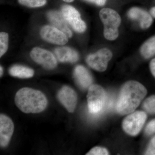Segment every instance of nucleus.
I'll use <instances>...</instances> for the list:
<instances>
[{"label":"nucleus","instance_id":"obj_1","mask_svg":"<svg viewBox=\"0 0 155 155\" xmlns=\"http://www.w3.org/2000/svg\"><path fill=\"white\" fill-rule=\"evenodd\" d=\"M147 94L146 87L137 81H127L122 86L116 108L118 114L125 115L135 110Z\"/></svg>","mask_w":155,"mask_h":155},{"label":"nucleus","instance_id":"obj_2","mask_svg":"<svg viewBox=\"0 0 155 155\" xmlns=\"http://www.w3.org/2000/svg\"><path fill=\"white\" fill-rule=\"evenodd\" d=\"M15 103L25 114H37L44 110L48 105L45 95L40 91L28 87L20 89L16 93Z\"/></svg>","mask_w":155,"mask_h":155},{"label":"nucleus","instance_id":"obj_3","mask_svg":"<svg viewBox=\"0 0 155 155\" xmlns=\"http://www.w3.org/2000/svg\"><path fill=\"white\" fill-rule=\"evenodd\" d=\"M99 16L104 25L105 38L109 40H115L119 36L118 27L121 24V17L116 11L108 8L101 9Z\"/></svg>","mask_w":155,"mask_h":155},{"label":"nucleus","instance_id":"obj_4","mask_svg":"<svg viewBox=\"0 0 155 155\" xmlns=\"http://www.w3.org/2000/svg\"><path fill=\"white\" fill-rule=\"evenodd\" d=\"M107 95L102 87L92 84L89 87L87 95L89 111L91 114H98L102 112L107 101Z\"/></svg>","mask_w":155,"mask_h":155},{"label":"nucleus","instance_id":"obj_5","mask_svg":"<svg viewBox=\"0 0 155 155\" xmlns=\"http://www.w3.org/2000/svg\"><path fill=\"white\" fill-rule=\"evenodd\" d=\"M147 118V114L143 111H136L132 113L123 120V130L129 135L133 136L137 135L141 130Z\"/></svg>","mask_w":155,"mask_h":155},{"label":"nucleus","instance_id":"obj_6","mask_svg":"<svg viewBox=\"0 0 155 155\" xmlns=\"http://www.w3.org/2000/svg\"><path fill=\"white\" fill-rule=\"evenodd\" d=\"M112 57L113 54L110 50L103 48L87 56L86 62L93 69L99 72H104L107 69L108 62Z\"/></svg>","mask_w":155,"mask_h":155},{"label":"nucleus","instance_id":"obj_7","mask_svg":"<svg viewBox=\"0 0 155 155\" xmlns=\"http://www.w3.org/2000/svg\"><path fill=\"white\" fill-rule=\"evenodd\" d=\"M61 10L66 21L75 31L82 33L86 30V24L81 19L80 13L75 8L69 5H64Z\"/></svg>","mask_w":155,"mask_h":155},{"label":"nucleus","instance_id":"obj_8","mask_svg":"<svg viewBox=\"0 0 155 155\" xmlns=\"http://www.w3.org/2000/svg\"><path fill=\"white\" fill-rule=\"evenodd\" d=\"M30 55L34 61L45 69H52L57 67V59L52 53L47 50L34 48L31 51Z\"/></svg>","mask_w":155,"mask_h":155},{"label":"nucleus","instance_id":"obj_9","mask_svg":"<svg viewBox=\"0 0 155 155\" xmlns=\"http://www.w3.org/2000/svg\"><path fill=\"white\" fill-rule=\"evenodd\" d=\"M40 35L43 39L53 44L63 45L68 41L67 35L54 26H44L40 31Z\"/></svg>","mask_w":155,"mask_h":155},{"label":"nucleus","instance_id":"obj_10","mask_svg":"<svg viewBox=\"0 0 155 155\" xmlns=\"http://www.w3.org/2000/svg\"><path fill=\"white\" fill-rule=\"evenodd\" d=\"M58 99L69 113L74 112L77 103V95L75 91L68 86H64L59 91Z\"/></svg>","mask_w":155,"mask_h":155},{"label":"nucleus","instance_id":"obj_11","mask_svg":"<svg viewBox=\"0 0 155 155\" xmlns=\"http://www.w3.org/2000/svg\"><path fill=\"white\" fill-rule=\"evenodd\" d=\"M14 125L12 120L6 115H0V145L5 147L8 145L14 133Z\"/></svg>","mask_w":155,"mask_h":155},{"label":"nucleus","instance_id":"obj_12","mask_svg":"<svg viewBox=\"0 0 155 155\" xmlns=\"http://www.w3.org/2000/svg\"><path fill=\"white\" fill-rule=\"evenodd\" d=\"M48 19L54 27L60 29L67 35L68 38H71L72 33L62 13L56 11H51L47 13Z\"/></svg>","mask_w":155,"mask_h":155},{"label":"nucleus","instance_id":"obj_13","mask_svg":"<svg viewBox=\"0 0 155 155\" xmlns=\"http://www.w3.org/2000/svg\"><path fill=\"white\" fill-rule=\"evenodd\" d=\"M130 19L138 21L140 27L143 29L149 28L152 24V17L147 12L138 8H133L127 13Z\"/></svg>","mask_w":155,"mask_h":155},{"label":"nucleus","instance_id":"obj_14","mask_svg":"<svg viewBox=\"0 0 155 155\" xmlns=\"http://www.w3.org/2000/svg\"><path fill=\"white\" fill-rule=\"evenodd\" d=\"M75 81L81 88L85 89L92 85L93 78L88 70L83 66L78 65L74 71Z\"/></svg>","mask_w":155,"mask_h":155},{"label":"nucleus","instance_id":"obj_15","mask_svg":"<svg viewBox=\"0 0 155 155\" xmlns=\"http://www.w3.org/2000/svg\"><path fill=\"white\" fill-rule=\"evenodd\" d=\"M54 53L58 61L62 63H75L79 59L77 52L67 47L57 48Z\"/></svg>","mask_w":155,"mask_h":155},{"label":"nucleus","instance_id":"obj_16","mask_svg":"<svg viewBox=\"0 0 155 155\" xmlns=\"http://www.w3.org/2000/svg\"><path fill=\"white\" fill-rule=\"evenodd\" d=\"M9 73L13 77L21 78H30L34 75V71L33 69L18 65H14L11 67L9 69Z\"/></svg>","mask_w":155,"mask_h":155},{"label":"nucleus","instance_id":"obj_17","mask_svg":"<svg viewBox=\"0 0 155 155\" xmlns=\"http://www.w3.org/2000/svg\"><path fill=\"white\" fill-rule=\"evenodd\" d=\"M142 55L148 59L155 55V35L145 42L140 48Z\"/></svg>","mask_w":155,"mask_h":155},{"label":"nucleus","instance_id":"obj_18","mask_svg":"<svg viewBox=\"0 0 155 155\" xmlns=\"http://www.w3.org/2000/svg\"><path fill=\"white\" fill-rule=\"evenodd\" d=\"M8 34L6 32L0 33V57L7 52L8 47Z\"/></svg>","mask_w":155,"mask_h":155},{"label":"nucleus","instance_id":"obj_19","mask_svg":"<svg viewBox=\"0 0 155 155\" xmlns=\"http://www.w3.org/2000/svg\"><path fill=\"white\" fill-rule=\"evenodd\" d=\"M143 107L149 114H155V95L151 96L145 100Z\"/></svg>","mask_w":155,"mask_h":155},{"label":"nucleus","instance_id":"obj_20","mask_svg":"<svg viewBox=\"0 0 155 155\" xmlns=\"http://www.w3.org/2000/svg\"><path fill=\"white\" fill-rule=\"evenodd\" d=\"M20 5L29 8H38L45 5L47 0H18Z\"/></svg>","mask_w":155,"mask_h":155},{"label":"nucleus","instance_id":"obj_21","mask_svg":"<svg viewBox=\"0 0 155 155\" xmlns=\"http://www.w3.org/2000/svg\"><path fill=\"white\" fill-rule=\"evenodd\" d=\"M86 155H109L107 150L104 148L97 147L90 150Z\"/></svg>","mask_w":155,"mask_h":155},{"label":"nucleus","instance_id":"obj_22","mask_svg":"<svg viewBox=\"0 0 155 155\" xmlns=\"http://www.w3.org/2000/svg\"><path fill=\"white\" fill-rule=\"evenodd\" d=\"M145 133L148 135L155 133V119L151 120L147 124L145 128Z\"/></svg>","mask_w":155,"mask_h":155},{"label":"nucleus","instance_id":"obj_23","mask_svg":"<svg viewBox=\"0 0 155 155\" xmlns=\"http://www.w3.org/2000/svg\"><path fill=\"white\" fill-rule=\"evenodd\" d=\"M145 155H155V136L152 139L150 142Z\"/></svg>","mask_w":155,"mask_h":155},{"label":"nucleus","instance_id":"obj_24","mask_svg":"<svg viewBox=\"0 0 155 155\" xmlns=\"http://www.w3.org/2000/svg\"><path fill=\"white\" fill-rule=\"evenodd\" d=\"M84 1L99 6L104 5L107 2V0H84Z\"/></svg>","mask_w":155,"mask_h":155},{"label":"nucleus","instance_id":"obj_25","mask_svg":"<svg viewBox=\"0 0 155 155\" xmlns=\"http://www.w3.org/2000/svg\"><path fill=\"white\" fill-rule=\"evenodd\" d=\"M150 69L152 74L155 78V58L151 61L150 64Z\"/></svg>","mask_w":155,"mask_h":155},{"label":"nucleus","instance_id":"obj_26","mask_svg":"<svg viewBox=\"0 0 155 155\" xmlns=\"http://www.w3.org/2000/svg\"><path fill=\"white\" fill-rule=\"evenodd\" d=\"M150 13L151 16L155 18V7H153L150 10Z\"/></svg>","mask_w":155,"mask_h":155},{"label":"nucleus","instance_id":"obj_27","mask_svg":"<svg viewBox=\"0 0 155 155\" xmlns=\"http://www.w3.org/2000/svg\"><path fill=\"white\" fill-rule=\"evenodd\" d=\"M0 72H0V75H1V76H2L3 73V69L2 66H1V67H0Z\"/></svg>","mask_w":155,"mask_h":155},{"label":"nucleus","instance_id":"obj_28","mask_svg":"<svg viewBox=\"0 0 155 155\" xmlns=\"http://www.w3.org/2000/svg\"><path fill=\"white\" fill-rule=\"evenodd\" d=\"M64 2H66L70 3L74 1V0H63Z\"/></svg>","mask_w":155,"mask_h":155}]
</instances>
